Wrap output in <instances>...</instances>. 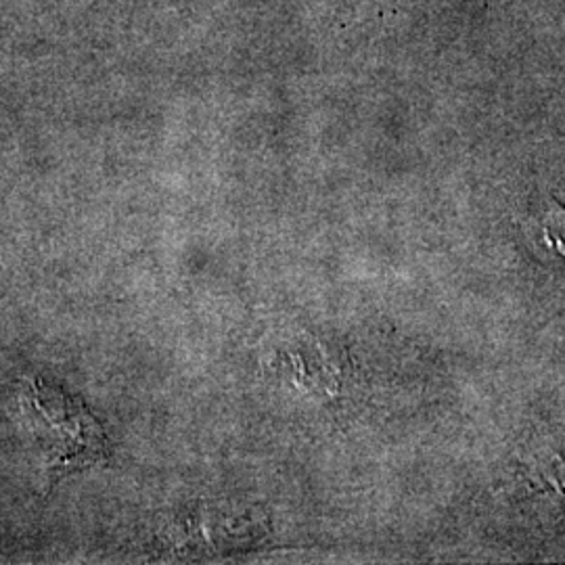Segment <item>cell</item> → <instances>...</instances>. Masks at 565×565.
I'll list each match as a JSON object with an SVG mask.
<instances>
[{"label":"cell","instance_id":"cell-1","mask_svg":"<svg viewBox=\"0 0 565 565\" xmlns=\"http://www.w3.org/2000/svg\"><path fill=\"white\" fill-rule=\"evenodd\" d=\"M23 413L53 473L99 465L109 446L99 422L72 394L36 380L23 401Z\"/></svg>","mask_w":565,"mask_h":565}]
</instances>
